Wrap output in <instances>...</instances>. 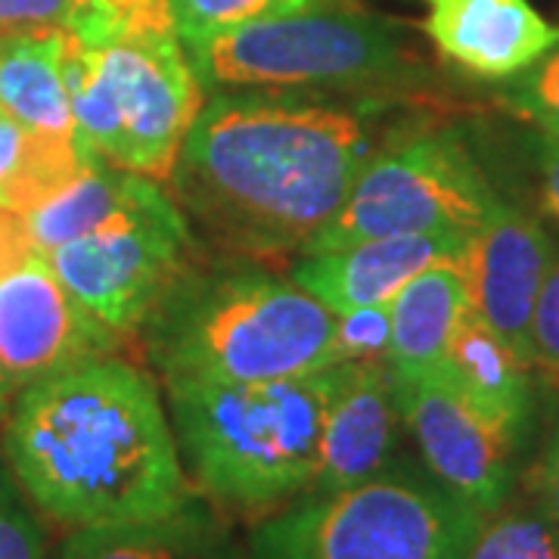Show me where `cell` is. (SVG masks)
I'll use <instances>...</instances> for the list:
<instances>
[{
	"mask_svg": "<svg viewBox=\"0 0 559 559\" xmlns=\"http://www.w3.org/2000/svg\"><path fill=\"white\" fill-rule=\"evenodd\" d=\"M389 100L215 91L187 131L171 193L230 252L274 259L318 237L395 128Z\"/></svg>",
	"mask_w": 559,
	"mask_h": 559,
	"instance_id": "obj_1",
	"label": "cell"
},
{
	"mask_svg": "<svg viewBox=\"0 0 559 559\" xmlns=\"http://www.w3.org/2000/svg\"><path fill=\"white\" fill-rule=\"evenodd\" d=\"M0 426L32 507L69 532L165 520L193 503L159 385L119 355L35 382Z\"/></svg>",
	"mask_w": 559,
	"mask_h": 559,
	"instance_id": "obj_2",
	"label": "cell"
},
{
	"mask_svg": "<svg viewBox=\"0 0 559 559\" xmlns=\"http://www.w3.org/2000/svg\"><path fill=\"white\" fill-rule=\"evenodd\" d=\"M143 330L162 382L299 380L340 364V314L259 267L187 271Z\"/></svg>",
	"mask_w": 559,
	"mask_h": 559,
	"instance_id": "obj_3",
	"label": "cell"
},
{
	"mask_svg": "<svg viewBox=\"0 0 559 559\" xmlns=\"http://www.w3.org/2000/svg\"><path fill=\"white\" fill-rule=\"evenodd\" d=\"M340 364L299 380L162 382L187 479L246 513H274L305 495L320 454Z\"/></svg>",
	"mask_w": 559,
	"mask_h": 559,
	"instance_id": "obj_4",
	"label": "cell"
},
{
	"mask_svg": "<svg viewBox=\"0 0 559 559\" xmlns=\"http://www.w3.org/2000/svg\"><path fill=\"white\" fill-rule=\"evenodd\" d=\"M62 75L81 143L112 168L168 183L205 103L178 28L100 47L62 32Z\"/></svg>",
	"mask_w": 559,
	"mask_h": 559,
	"instance_id": "obj_5",
	"label": "cell"
},
{
	"mask_svg": "<svg viewBox=\"0 0 559 559\" xmlns=\"http://www.w3.org/2000/svg\"><path fill=\"white\" fill-rule=\"evenodd\" d=\"M476 507L426 466L392 463L380 476L320 498H299L252 528V559H466Z\"/></svg>",
	"mask_w": 559,
	"mask_h": 559,
	"instance_id": "obj_6",
	"label": "cell"
},
{
	"mask_svg": "<svg viewBox=\"0 0 559 559\" xmlns=\"http://www.w3.org/2000/svg\"><path fill=\"white\" fill-rule=\"evenodd\" d=\"M202 91H367L411 75L399 22L323 3L183 44Z\"/></svg>",
	"mask_w": 559,
	"mask_h": 559,
	"instance_id": "obj_7",
	"label": "cell"
},
{
	"mask_svg": "<svg viewBox=\"0 0 559 559\" xmlns=\"http://www.w3.org/2000/svg\"><path fill=\"white\" fill-rule=\"evenodd\" d=\"M500 193L454 128H395L364 162L340 212L299 255L401 234H473Z\"/></svg>",
	"mask_w": 559,
	"mask_h": 559,
	"instance_id": "obj_8",
	"label": "cell"
},
{
	"mask_svg": "<svg viewBox=\"0 0 559 559\" xmlns=\"http://www.w3.org/2000/svg\"><path fill=\"white\" fill-rule=\"evenodd\" d=\"M190 252L183 209L156 180L138 178L116 218L60 246L47 261L91 318L116 336H131L190 271Z\"/></svg>",
	"mask_w": 559,
	"mask_h": 559,
	"instance_id": "obj_9",
	"label": "cell"
},
{
	"mask_svg": "<svg viewBox=\"0 0 559 559\" xmlns=\"http://www.w3.org/2000/svg\"><path fill=\"white\" fill-rule=\"evenodd\" d=\"M404 429L426 473L481 516L503 507L516 485L520 451L448 382L439 367L392 373Z\"/></svg>",
	"mask_w": 559,
	"mask_h": 559,
	"instance_id": "obj_10",
	"label": "cell"
},
{
	"mask_svg": "<svg viewBox=\"0 0 559 559\" xmlns=\"http://www.w3.org/2000/svg\"><path fill=\"white\" fill-rule=\"evenodd\" d=\"M121 336L81 308L53 274L32 259L0 277V423L35 382L116 355Z\"/></svg>",
	"mask_w": 559,
	"mask_h": 559,
	"instance_id": "obj_11",
	"label": "cell"
},
{
	"mask_svg": "<svg viewBox=\"0 0 559 559\" xmlns=\"http://www.w3.org/2000/svg\"><path fill=\"white\" fill-rule=\"evenodd\" d=\"M557 240L535 215L500 202L491 218L466 237L460 252L469 311L528 360V323ZM532 367V364H528Z\"/></svg>",
	"mask_w": 559,
	"mask_h": 559,
	"instance_id": "obj_12",
	"label": "cell"
},
{
	"mask_svg": "<svg viewBox=\"0 0 559 559\" xmlns=\"http://www.w3.org/2000/svg\"><path fill=\"white\" fill-rule=\"evenodd\" d=\"M404 429L389 364L345 360L323 419L314 476L301 498H320L380 476L395 463Z\"/></svg>",
	"mask_w": 559,
	"mask_h": 559,
	"instance_id": "obj_13",
	"label": "cell"
},
{
	"mask_svg": "<svg viewBox=\"0 0 559 559\" xmlns=\"http://www.w3.org/2000/svg\"><path fill=\"white\" fill-rule=\"evenodd\" d=\"M423 35L441 60L479 81L522 75L559 40L532 0H419Z\"/></svg>",
	"mask_w": 559,
	"mask_h": 559,
	"instance_id": "obj_14",
	"label": "cell"
},
{
	"mask_svg": "<svg viewBox=\"0 0 559 559\" xmlns=\"http://www.w3.org/2000/svg\"><path fill=\"white\" fill-rule=\"evenodd\" d=\"M469 234H401L301 255L289 277L333 314L389 305L404 283L463 252Z\"/></svg>",
	"mask_w": 559,
	"mask_h": 559,
	"instance_id": "obj_15",
	"label": "cell"
},
{
	"mask_svg": "<svg viewBox=\"0 0 559 559\" xmlns=\"http://www.w3.org/2000/svg\"><path fill=\"white\" fill-rule=\"evenodd\" d=\"M439 370L516 451L525 448L535 426V373L510 342L466 311Z\"/></svg>",
	"mask_w": 559,
	"mask_h": 559,
	"instance_id": "obj_16",
	"label": "cell"
},
{
	"mask_svg": "<svg viewBox=\"0 0 559 559\" xmlns=\"http://www.w3.org/2000/svg\"><path fill=\"white\" fill-rule=\"evenodd\" d=\"M466 311H469V296H466V274L460 255L439 261L411 283H404L395 299L389 301V314H392L389 370L417 373L439 367V360L448 352V342Z\"/></svg>",
	"mask_w": 559,
	"mask_h": 559,
	"instance_id": "obj_17",
	"label": "cell"
},
{
	"mask_svg": "<svg viewBox=\"0 0 559 559\" xmlns=\"http://www.w3.org/2000/svg\"><path fill=\"white\" fill-rule=\"evenodd\" d=\"M0 112L32 134L79 138L62 75V32L0 38Z\"/></svg>",
	"mask_w": 559,
	"mask_h": 559,
	"instance_id": "obj_18",
	"label": "cell"
},
{
	"mask_svg": "<svg viewBox=\"0 0 559 559\" xmlns=\"http://www.w3.org/2000/svg\"><path fill=\"white\" fill-rule=\"evenodd\" d=\"M53 559H224L215 522L197 503L153 522L75 528Z\"/></svg>",
	"mask_w": 559,
	"mask_h": 559,
	"instance_id": "obj_19",
	"label": "cell"
},
{
	"mask_svg": "<svg viewBox=\"0 0 559 559\" xmlns=\"http://www.w3.org/2000/svg\"><path fill=\"white\" fill-rule=\"evenodd\" d=\"M138 178L140 175L112 168L100 159L87 162L75 178L66 180L53 197L25 215V227L40 259L116 218L131 200Z\"/></svg>",
	"mask_w": 559,
	"mask_h": 559,
	"instance_id": "obj_20",
	"label": "cell"
},
{
	"mask_svg": "<svg viewBox=\"0 0 559 559\" xmlns=\"http://www.w3.org/2000/svg\"><path fill=\"white\" fill-rule=\"evenodd\" d=\"M466 559H559V525L532 491L485 516Z\"/></svg>",
	"mask_w": 559,
	"mask_h": 559,
	"instance_id": "obj_21",
	"label": "cell"
},
{
	"mask_svg": "<svg viewBox=\"0 0 559 559\" xmlns=\"http://www.w3.org/2000/svg\"><path fill=\"white\" fill-rule=\"evenodd\" d=\"M323 3H340V0H171V13H175L180 44H197L246 22L301 13Z\"/></svg>",
	"mask_w": 559,
	"mask_h": 559,
	"instance_id": "obj_22",
	"label": "cell"
},
{
	"mask_svg": "<svg viewBox=\"0 0 559 559\" xmlns=\"http://www.w3.org/2000/svg\"><path fill=\"white\" fill-rule=\"evenodd\" d=\"M500 100L520 119L532 121L540 134L559 138V40L535 66L507 81Z\"/></svg>",
	"mask_w": 559,
	"mask_h": 559,
	"instance_id": "obj_23",
	"label": "cell"
},
{
	"mask_svg": "<svg viewBox=\"0 0 559 559\" xmlns=\"http://www.w3.org/2000/svg\"><path fill=\"white\" fill-rule=\"evenodd\" d=\"M0 559H47V535L0 451Z\"/></svg>",
	"mask_w": 559,
	"mask_h": 559,
	"instance_id": "obj_24",
	"label": "cell"
},
{
	"mask_svg": "<svg viewBox=\"0 0 559 559\" xmlns=\"http://www.w3.org/2000/svg\"><path fill=\"white\" fill-rule=\"evenodd\" d=\"M528 364L535 380L559 399V242L528 323Z\"/></svg>",
	"mask_w": 559,
	"mask_h": 559,
	"instance_id": "obj_25",
	"label": "cell"
},
{
	"mask_svg": "<svg viewBox=\"0 0 559 559\" xmlns=\"http://www.w3.org/2000/svg\"><path fill=\"white\" fill-rule=\"evenodd\" d=\"M389 345H392V314L389 305H370L340 314L336 330V358L345 360H373L389 364Z\"/></svg>",
	"mask_w": 559,
	"mask_h": 559,
	"instance_id": "obj_26",
	"label": "cell"
},
{
	"mask_svg": "<svg viewBox=\"0 0 559 559\" xmlns=\"http://www.w3.org/2000/svg\"><path fill=\"white\" fill-rule=\"evenodd\" d=\"M81 0H0V38L69 32Z\"/></svg>",
	"mask_w": 559,
	"mask_h": 559,
	"instance_id": "obj_27",
	"label": "cell"
},
{
	"mask_svg": "<svg viewBox=\"0 0 559 559\" xmlns=\"http://www.w3.org/2000/svg\"><path fill=\"white\" fill-rule=\"evenodd\" d=\"M532 159H535V178H538L540 212L559 227V138L538 134Z\"/></svg>",
	"mask_w": 559,
	"mask_h": 559,
	"instance_id": "obj_28",
	"label": "cell"
},
{
	"mask_svg": "<svg viewBox=\"0 0 559 559\" xmlns=\"http://www.w3.org/2000/svg\"><path fill=\"white\" fill-rule=\"evenodd\" d=\"M32 259H40V255L25 227V215L0 205V277L28 264Z\"/></svg>",
	"mask_w": 559,
	"mask_h": 559,
	"instance_id": "obj_29",
	"label": "cell"
},
{
	"mask_svg": "<svg viewBox=\"0 0 559 559\" xmlns=\"http://www.w3.org/2000/svg\"><path fill=\"white\" fill-rule=\"evenodd\" d=\"M532 495L547 507V513H550L559 525V426L557 432H554V439L547 441L544 457H540L538 469H535Z\"/></svg>",
	"mask_w": 559,
	"mask_h": 559,
	"instance_id": "obj_30",
	"label": "cell"
},
{
	"mask_svg": "<svg viewBox=\"0 0 559 559\" xmlns=\"http://www.w3.org/2000/svg\"><path fill=\"white\" fill-rule=\"evenodd\" d=\"M25 150H28V131L20 121L0 112V190L20 175Z\"/></svg>",
	"mask_w": 559,
	"mask_h": 559,
	"instance_id": "obj_31",
	"label": "cell"
}]
</instances>
